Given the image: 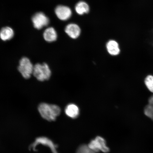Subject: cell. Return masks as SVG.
I'll list each match as a JSON object with an SVG mask.
<instances>
[{
  "label": "cell",
  "mask_w": 153,
  "mask_h": 153,
  "mask_svg": "<svg viewBox=\"0 0 153 153\" xmlns=\"http://www.w3.org/2000/svg\"><path fill=\"white\" fill-rule=\"evenodd\" d=\"M38 110L42 117L49 121H54L61 112L60 107L57 105L45 103L40 104Z\"/></svg>",
  "instance_id": "1"
},
{
  "label": "cell",
  "mask_w": 153,
  "mask_h": 153,
  "mask_svg": "<svg viewBox=\"0 0 153 153\" xmlns=\"http://www.w3.org/2000/svg\"><path fill=\"white\" fill-rule=\"evenodd\" d=\"M33 74L38 81H44L51 77V71L46 63L37 64L34 66Z\"/></svg>",
  "instance_id": "2"
},
{
  "label": "cell",
  "mask_w": 153,
  "mask_h": 153,
  "mask_svg": "<svg viewBox=\"0 0 153 153\" xmlns=\"http://www.w3.org/2000/svg\"><path fill=\"white\" fill-rule=\"evenodd\" d=\"M34 66L30 59L26 57H23L21 59L18 69L25 79L29 78L33 74Z\"/></svg>",
  "instance_id": "3"
},
{
  "label": "cell",
  "mask_w": 153,
  "mask_h": 153,
  "mask_svg": "<svg viewBox=\"0 0 153 153\" xmlns=\"http://www.w3.org/2000/svg\"><path fill=\"white\" fill-rule=\"evenodd\" d=\"M88 146L96 152L101 151L107 153L110 151L109 149L106 146L105 140L100 137H97L95 139L92 140Z\"/></svg>",
  "instance_id": "4"
},
{
  "label": "cell",
  "mask_w": 153,
  "mask_h": 153,
  "mask_svg": "<svg viewBox=\"0 0 153 153\" xmlns=\"http://www.w3.org/2000/svg\"><path fill=\"white\" fill-rule=\"evenodd\" d=\"M32 22L34 28L40 30L49 24V20L44 13L39 12L36 13L32 17Z\"/></svg>",
  "instance_id": "5"
},
{
  "label": "cell",
  "mask_w": 153,
  "mask_h": 153,
  "mask_svg": "<svg viewBox=\"0 0 153 153\" xmlns=\"http://www.w3.org/2000/svg\"><path fill=\"white\" fill-rule=\"evenodd\" d=\"M55 13L57 18L60 20H68L71 16V10L68 7L64 5H59L55 9Z\"/></svg>",
  "instance_id": "6"
},
{
  "label": "cell",
  "mask_w": 153,
  "mask_h": 153,
  "mask_svg": "<svg viewBox=\"0 0 153 153\" xmlns=\"http://www.w3.org/2000/svg\"><path fill=\"white\" fill-rule=\"evenodd\" d=\"M65 32L72 39H76L79 37L81 30L78 25L74 24H70L66 26Z\"/></svg>",
  "instance_id": "7"
},
{
  "label": "cell",
  "mask_w": 153,
  "mask_h": 153,
  "mask_svg": "<svg viewBox=\"0 0 153 153\" xmlns=\"http://www.w3.org/2000/svg\"><path fill=\"white\" fill-rule=\"evenodd\" d=\"M108 52L112 56H117L120 54V49L118 43L114 40H110L106 44Z\"/></svg>",
  "instance_id": "8"
},
{
  "label": "cell",
  "mask_w": 153,
  "mask_h": 153,
  "mask_svg": "<svg viewBox=\"0 0 153 153\" xmlns=\"http://www.w3.org/2000/svg\"><path fill=\"white\" fill-rule=\"evenodd\" d=\"M65 112L69 117L72 118H76L79 114V109L77 105L74 104H70L67 105Z\"/></svg>",
  "instance_id": "9"
},
{
  "label": "cell",
  "mask_w": 153,
  "mask_h": 153,
  "mask_svg": "<svg viewBox=\"0 0 153 153\" xmlns=\"http://www.w3.org/2000/svg\"><path fill=\"white\" fill-rule=\"evenodd\" d=\"M43 37L45 41L48 42L56 41L57 36L56 30L52 27L47 28L44 32Z\"/></svg>",
  "instance_id": "10"
},
{
  "label": "cell",
  "mask_w": 153,
  "mask_h": 153,
  "mask_svg": "<svg viewBox=\"0 0 153 153\" xmlns=\"http://www.w3.org/2000/svg\"><path fill=\"white\" fill-rule=\"evenodd\" d=\"M14 30L9 27H3L0 31V38L3 41L11 39L14 37Z\"/></svg>",
  "instance_id": "11"
},
{
  "label": "cell",
  "mask_w": 153,
  "mask_h": 153,
  "mask_svg": "<svg viewBox=\"0 0 153 153\" xmlns=\"http://www.w3.org/2000/svg\"><path fill=\"white\" fill-rule=\"evenodd\" d=\"M76 13L79 15H83L89 12V7L87 4L83 1L78 2L75 7Z\"/></svg>",
  "instance_id": "12"
},
{
  "label": "cell",
  "mask_w": 153,
  "mask_h": 153,
  "mask_svg": "<svg viewBox=\"0 0 153 153\" xmlns=\"http://www.w3.org/2000/svg\"><path fill=\"white\" fill-rule=\"evenodd\" d=\"M144 83L148 90L153 93V76H147L145 78Z\"/></svg>",
  "instance_id": "13"
},
{
  "label": "cell",
  "mask_w": 153,
  "mask_h": 153,
  "mask_svg": "<svg viewBox=\"0 0 153 153\" xmlns=\"http://www.w3.org/2000/svg\"><path fill=\"white\" fill-rule=\"evenodd\" d=\"M144 113L153 121V105L148 104L145 107Z\"/></svg>",
  "instance_id": "14"
},
{
  "label": "cell",
  "mask_w": 153,
  "mask_h": 153,
  "mask_svg": "<svg viewBox=\"0 0 153 153\" xmlns=\"http://www.w3.org/2000/svg\"><path fill=\"white\" fill-rule=\"evenodd\" d=\"M76 153H97L90 148L88 145H83L77 149Z\"/></svg>",
  "instance_id": "15"
},
{
  "label": "cell",
  "mask_w": 153,
  "mask_h": 153,
  "mask_svg": "<svg viewBox=\"0 0 153 153\" xmlns=\"http://www.w3.org/2000/svg\"><path fill=\"white\" fill-rule=\"evenodd\" d=\"M148 102L149 104L153 105V94L149 97Z\"/></svg>",
  "instance_id": "16"
},
{
  "label": "cell",
  "mask_w": 153,
  "mask_h": 153,
  "mask_svg": "<svg viewBox=\"0 0 153 153\" xmlns=\"http://www.w3.org/2000/svg\"><path fill=\"white\" fill-rule=\"evenodd\" d=\"M152 32H153V30H152Z\"/></svg>",
  "instance_id": "17"
}]
</instances>
